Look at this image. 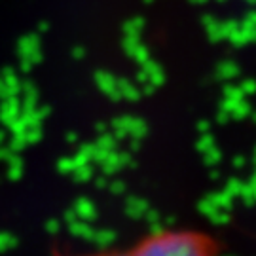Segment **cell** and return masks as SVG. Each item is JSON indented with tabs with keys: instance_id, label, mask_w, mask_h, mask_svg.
<instances>
[{
	"instance_id": "obj_1",
	"label": "cell",
	"mask_w": 256,
	"mask_h": 256,
	"mask_svg": "<svg viewBox=\"0 0 256 256\" xmlns=\"http://www.w3.org/2000/svg\"><path fill=\"white\" fill-rule=\"evenodd\" d=\"M63 256H220V245L202 230L158 228L128 245L78 250Z\"/></svg>"
}]
</instances>
